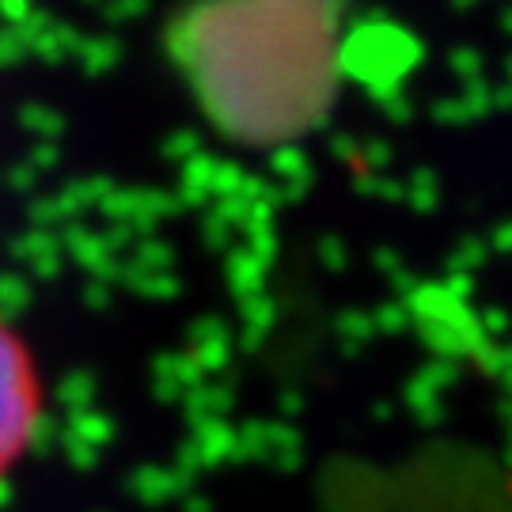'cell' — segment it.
I'll list each match as a JSON object with an SVG mask.
<instances>
[{
  "mask_svg": "<svg viewBox=\"0 0 512 512\" xmlns=\"http://www.w3.org/2000/svg\"><path fill=\"white\" fill-rule=\"evenodd\" d=\"M38 372L16 330L0 319V478L27 452L38 425Z\"/></svg>",
  "mask_w": 512,
  "mask_h": 512,
  "instance_id": "obj_1",
  "label": "cell"
}]
</instances>
